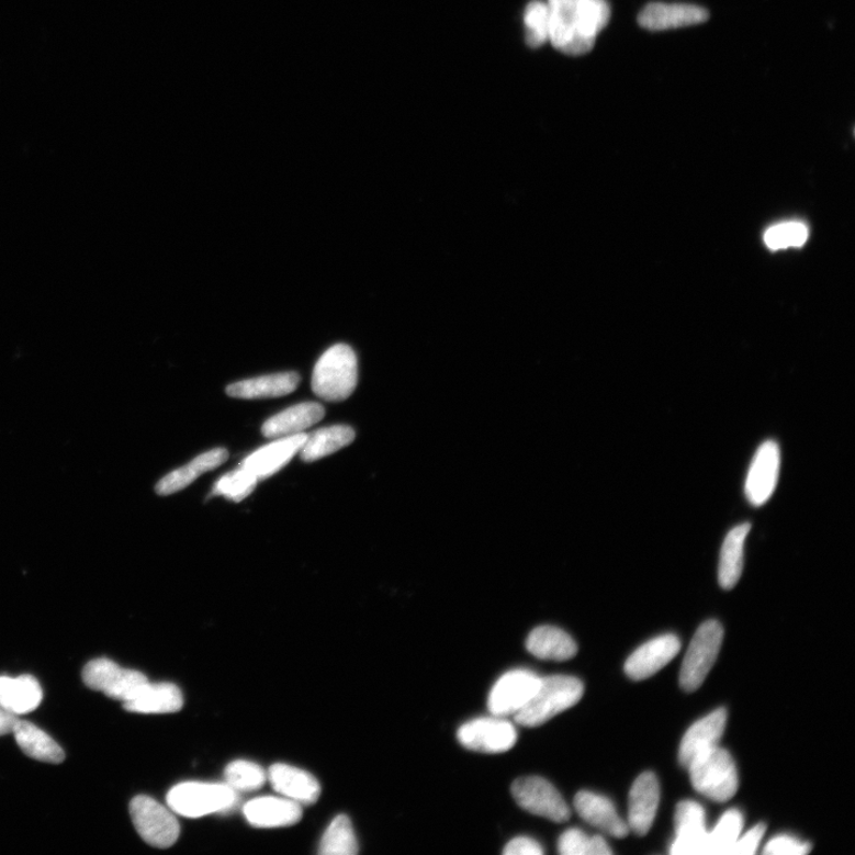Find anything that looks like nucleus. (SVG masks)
Here are the masks:
<instances>
[{
  "label": "nucleus",
  "mask_w": 855,
  "mask_h": 855,
  "mask_svg": "<svg viewBox=\"0 0 855 855\" xmlns=\"http://www.w3.org/2000/svg\"><path fill=\"white\" fill-rule=\"evenodd\" d=\"M549 41L563 54L589 53L603 29L610 22L606 0H548Z\"/></svg>",
  "instance_id": "nucleus-1"
},
{
  "label": "nucleus",
  "mask_w": 855,
  "mask_h": 855,
  "mask_svg": "<svg viewBox=\"0 0 855 855\" xmlns=\"http://www.w3.org/2000/svg\"><path fill=\"white\" fill-rule=\"evenodd\" d=\"M584 684L573 676L541 677V683L531 700L516 716L521 727L538 728L558 715L567 711L582 700Z\"/></svg>",
  "instance_id": "nucleus-2"
},
{
  "label": "nucleus",
  "mask_w": 855,
  "mask_h": 855,
  "mask_svg": "<svg viewBox=\"0 0 855 855\" xmlns=\"http://www.w3.org/2000/svg\"><path fill=\"white\" fill-rule=\"evenodd\" d=\"M357 383L358 359L349 345H335L317 360L312 389L318 398L342 402L355 393Z\"/></svg>",
  "instance_id": "nucleus-3"
},
{
  "label": "nucleus",
  "mask_w": 855,
  "mask_h": 855,
  "mask_svg": "<svg viewBox=\"0 0 855 855\" xmlns=\"http://www.w3.org/2000/svg\"><path fill=\"white\" fill-rule=\"evenodd\" d=\"M687 769L694 789L709 800L728 802L738 791L736 766L728 750H709L693 760Z\"/></svg>",
  "instance_id": "nucleus-4"
},
{
  "label": "nucleus",
  "mask_w": 855,
  "mask_h": 855,
  "mask_svg": "<svg viewBox=\"0 0 855 855\" xmlns=\"http://www.w3.org/2000/svg\"><path fill=\"white\" fill-rule=\"evenodd\" d=\"M239 802L238 792L226 784H200L185 781L170 789L169 808L184 818H202L214 813H227Z\"/></svg>",
  "instance_id": "nucleus-5"
},
{
  "label": "nucleus",
  "mask_w": 855,
  "mask_h": 855,
  "mask_svg": "<svg viewBox=\"0 0 855 855\" xmlns=\"http://www.w3.org/2000/svg\"><path fill=\"white\" fill-rule=\"evenodd\" d=\"M723 641V628L717 620H707L694 634L679 672V686L690 693L699 689L718 659Z\"/></svg>",
  "instance_id": "nucleus-6"
},
{
  "label": "nucleus",
  "mask_w": 855,
  "mask_h": 855,
  "mask_svg": "<svg viewBox=\"0 0 855 855\" xmlns=\"http://www.w3.org/2000/svg\"><path fill=\"white\" fill-rule=\"evenodd\" d=\"M130 815L145 843L169 848L178 842L180 823L171 811L153 797L139 795L130 803Z\"/></svg>",
  "instance_id": "nucleus-7"
},
{
  "label": "nucleus",
  "mask_w": 855,
  "mask_h": 855,
  "mask_svg": "<svg viewBox=\"0 0 855 855\" xmlns=\"http://www.w3.org/2000/svg\"><path fill=\"white\" fill-rule=\"evenodd\" d=\"M511 792L520 808L533 815L558 823L567 822L571 809L556 788L542 777H521L514 781Z\"/></svg>",
  "instance_id": "nucleus-8"
},
{
  "label": "nucleus",
  "mask_w": 855,
  "mask_h": 855,
  "mask_svg": "<svg viewBox=\"0 0 855 855\" xmlns=\"http://www.w3.org/2000/svg\"><path fill=\"white\" fill-rule=\"evenodd\" d=\"M83 684L92 690L100 691L106 697L127 701L136 690L148 683V677L143 673L124 670L117 663L108 659H97L87 663L82 671Z\"/></svg>",
  "instance_id": "nucleus-9"
},
{
  "label": "nucleus",
  "mask_w": 855,
  "mask_h": 855,
  "mask_svg": "<svg viewBox=\"0 0 855 855\" xmlns=\"http://www.w3.org/2000/svg\"><path fill=\"white\" fill-rule=\"evenodd\" d=\"M541 677L527 670L504 674L491 689L487 707L492 716H516L533 697Z\"/></svg>",
  "instance_id": "nucleus-10"
},
{
  "label": "nucleus",
  "mask_w": 855,
  "mask_h": 855,
  "mask_svg": "<svg viewBox=\"0 0 855 855\" xmlns=\"http://www.w3.org/2000/svg\"><path fill=\"white\" fill-rule=\"evenodd\" d=\"M463 747L483 753H503L511 750L517 742L514 724L503 717H490L463 723L458 731Z\"/></svg>",
  "instance_id": "nucleus-11"
},
{
  "label": "nucleus",
  "mask_w": 855,
  "mask_h": 855,
  "mask_svg": "<svg viewBox=\"0 0 855 855\" xmlns=\"http://www.w3.org/2000/svg\"><path fill=\"white\" fill-rule=\"evenodd\" d=\"M779 471V446L773 440H767L757 449L746 476L745 496L751 505L762 506L773 497Z\"/></svg>",
  "instance_id": "nucleus-12"
},
{
  "label": "nucleus",
  "mask_w": 855,
  "mask_h": 855,
  "mask_svg": "<svg viewBox=\"0 0 855 855\" xmlns=\"http://www.w3.org/2000/svg\"><path fill=\"white\" fill-rule=\"evenodd\" d=\"M676 837L671 847L673 855H705L708 832L701 805L679 802L675 811Z\"/></svg>",
  "instance_id": "nucleus-13"
},
{
  "label": "nucleus",
  "mask_w": 855,
  "mask_h": 855,
  "mask_svg": "<svg viewBox=\"0 0 855 855\" xmlns=\"http://www.w3.org/2000/svg\"><path fill=\"white\" fill-rule=\"evenodd\" d=\"M727 722V709L718 708L715 712L693 723L678 749L679 764L687 769L693 760L719 746Z\"/></svg>",
  "instance_id": "nucleus-14"
},
{
  "label": "nucleus",
  "mask_w": 855,
  "mask_h": 855,
  "mask_svg": "<svg viewBox=\"0 0 855 855\" xmlns=\"http://www.w3.org/2000/svg\"><path fill=\"white\" fill-rule=\"evenodd\" d=\"M680 642L675 634H663L637 649L626 663V673L633 680L655 675L677 656Z\"/></svg>",
  "instance_id": "nucleus-15"
},
{
  "label": "nucleus",
  "mask_w": 855,
  "mask_h": 855,
  "mask_svg": "<svg viewBox=\"0 0 855 855\" xmlns=\"http://www.w3.org/2000/svg\"><path fill=\"white\" fill-rule=\"evenodd\" d=\"M307 438L308 435L303 432L282 438L258 449L244 459L240 466L255 474L258 481H266L288 465L290 460L301 451Z\"/></svg>",
  "instance_id": "nucleus-16"
},
{
  "label": "nucleus",
  "mask_w": 855,
  "mask_h": 855,
  "mask_svg": "<svg viewBox=\"0 0 855 855\" xmlns=\"http://www.w3.org/2000/svg\"><path fill=\"white\" fill-rule=\"evenodd\" d=\"M660 784L655 774L644 773L634 780L629 797V829L645 835L654 824L660 805Z\"/></svg>",
  "instance_id": "nucleus-17"
},
{
  "label": "nucleus",
  "mask_w": 855,
  "mask_h": 855,
  "mask_svg": "<svg viewBox=\"0 0 855 855\" xmlns=\"http://www.w3.org/2000/svg\"><path fill=\"white\" fill-rule=\"evenodd\" d=\"M244 815L254 828L278 829L302 819V806L285 797H258L244 806Z\"/></svg>",
  "instance_id": "nucleus-18"
},
{
  "label": "nucleus",
  "mask_w": 855,
  "mask_h": 855,
  "mask_svg": "<svg viewBox=\"0 0 855 855\" xmlns=\"http://www.w3.org/2000/svg\"><path fill=\"white\" fill-rule=\"evenodd\" d=\"M708 18V11L697 5L651 3L640 13L639 22L646 31L663 32L701 24Z\"/></svg>",
  "instance_id": "nucleus-19"
},
{
  "label": "nucleus",
  "mask_w": 855,
  "mask_h": 855,
  "mask_svg": "<svg viewBox=\"0 0 855 855\" xmlns=\"http://www.w3.org/2000/svg\"><path fill=\"white\" fill-rule=\"evenodd\" d=\"M274 791L285 799L302 805H313L322 794V787L316 778L307 772L286 764H274L268 774Z\"/></svg>",
  "instance_id": "nucleus-20"
},
{
  "label": "nucleus",
  "mask_w": 855,
  "mask_h": 855,
  "mask_svg": "<svg viewBox=\"0 0 855 855\" xmlns=\"http://www.w3.org/2000/svg\"><path fill=\"white\" fill-rule=\"evenodd\" d=\"M125 711L139 715H166L179 712L183 707L180 688L173 684L145 683L127 701Z\"/></svg>",
  "instance_id": "nucleus-21"
},
{
  "label": "nucleus",
  "mask_w": 855,
  "mask_h": 855,
  "mask_svg": "<svg viewBox=\"0 0 855 855\" xmlns=\"http://www.w3.org/2000/svg\"><path fill=\"white\" fill-rule=\"evenodd\" d=\"M574 807L577 814L594 828L618 839L629 834V824L618 815L615 805L605 796L580 791L575 796Z\"/></svg>",
  "instance_id": "nucleus-22"
},
{
  "label": "nucleus",
  "mask_w": 855,
  "mask_h": 855,
  "mask_svg": "<svg viewBox=\"0 0 855 855\" xmlns=\"http://www.w3.org/2000/svg\"><path fill=\"white\" fill-rule=\"evenodd\" d=\"M325 415L320 403H300L269 418L262 426V434L269 439L292 437L320 423Z\"/></svg>",
  "instance_id": "nucleus-23"
},
{
  "label": "nucleus",
  "mask_w": 855,
  "mask_h": 855,
  "mask_svg": "<svg viewBox=\"0 0 855 855\" xmlns=\"http://www.w3.org/2000/svg\"><path fill=\"white\" fill-rule=\"evenodd\" d=\"M300 382L301 376L296 372L269 374L230 384L226 394L241 400L282 397L293 394Z\"/></svg>",
  "instance_id": "nucleus-24"
},
{
  "label": "nucleus",
  "mask_w": 855,
  "mask_h": 855,
  "mask_svg": "<svg viewBox=\"0 0 855 855\" xmlns=\"http://www.w3.org/2000/svg\"><path fill=\"white\" fill-rule=\"evenodd\" d=\"M42 699L43 691L34 676H0V707L7 712L16 717L34 712Z\"/></svg>",
  "instance_id": "nucleus-25"
},
{
  "label": "nucleus",
  "mask_w": 855,
  "mask_h": 855,
  "mask_svg": "<svg viewBox=\"0 0 855 855\" xmlns=\"http://www.w3.org/2000/svg\"><path fill=\"white\" fill-rule=\"evenodd\" d=\"M228 459L225 448H215L212 451L196 457L188 465L173 471L162 477L155 487L157 495L170 496L192 485L200 475L224 465Z\"/></svg>",
  "instance_id": "nucleus-26"
},
{
  "label": "nucleus",
  "mask_w": 855,
  "mask_h": 855,
  "mask_svg": "<svg viewBox=\"0 0 855 855\" xmlns=\"http://www.w3.org/2000/svg\"><path fill=\"white\" fill-rule=\"evenodd\" d=\"M12 734L27 757L49 764H61L66 758L63 747L32 722L18 720Z\"/></svg>",
  "instance_id": "nucleus-27"
},
{
  "label": "nucleus",
  "mask_w": 855,
  "mask_h": 855,
  "mask_svg": "<svg viewBox=\"0 0 855 855\" xmlns=\"http://www.w3.org/2000/svg\"><path fill=\"white\" fill-rule=\"evenodd\" d=\"M526 645L532 656L544 661H569L577 652L572 637L555 627L536 628L530 632Z\"/></svg>",
  "instance_id": "nucleus-28"
},
{
  "label": "nucleus",
  "mask_w": 855,
  "mask_h": 855,
  "mask_svg": "<svg viewBox=\"0 0 855 855\" xmlns=\"http://www.w3.org/2000/svg\"><path fill=\"white\" fill-rule=\"evenodd\" d=\"M750 530V524L739 525L724 538L718 571L719 584L723 589L734 588L743 574L745 542Z\"/></svg>",
  "instance_id": "nucleus-29"
},
{
  "label": "nucleus",
  "mask_w": 855,
  "mask_h": 855,
  "mask_svg": "<svg viewBox=\"0 0 855 855\" xmlns=\"http://www.w3.org/2000/svg\"><path fill=\"white\" fill-rule=\"evenodd\" d=\"M356 439V431L349 426H333L308 435L300 454L304 462H314L337 453Z\"/></svg>",
  "instance_id": "nucleus-30"
},
{
  "label": "nucleus",
  "mask_w": 855,
  "mask_h": 855,
  "mask_svg": "<svg viewBox=\"0 0 855 855\" xmlns=\"http://www.w3.org/2000/svg\"><path fill=\"white\" fill-rule=\"evenodd\" d=\"M744 818L738 809H730L718 821L715 830L707 835L705 855H729L730 850L741 836Z\"/></svg>",
  "instance_id": "nucleus-31"
},
{
  "label": "nucleus",
  "mask_w": 855,
  "mask_h": 855,
  "mask_svg": "<svg viewBox=\"0 0 855 855\" xmlns=\"http://www.w3.org/2000/svg\"><path fill=\"white\" fill-rule=\"evenodd\" d=\"M357 853L358 842L351 820L346 815L337 817L325 832L318 846V854L355 855Z\"/></svg>",
  "instance_id": "nucleus-32"
},
{
  "label": "nucleus",
  "mask_w": 855,
  "mask_h": 855,
  "mask_svg": "<svg viewBox=\"0 0 855 855\" xmlns=\"http://www.w3.org/2000/svg\"><path fill=\"white\" fill-rule=\"evenodd\" d=\"M224 777L225 784L237 792L258 790L266 785L268 778L262 766L249 761L229 763Z\"/></svg>",
  "instance_id": "nucleus-33"
},
{
  "label": "nucleus",
  "mask_w": 855,
  "mask_h": 855,
  "mask_svg": "<svg viewBox=\"0 0 855 855\" xmlns=\"http://www.w3.org/2000/svg\"><path fill=\"white\" fill-rule=\"evenodd\" d=\"M558 850L562 855H610L614 853L604 837H589L577 829L569 830L560 836Z\"/></svg>",
  "instance_id": "nucleus-34"
},
{
  "label": "nucleus",
  "mask_w": 855,
  "mask_h": 855,
  "mask_svg": "<svg viewBox=\"0 0 855 855\" xmlns=\"http://www.w3.org/2000/svg\"><path fill=\"white\" fill-rule=\"evenodd\" d=\"M257 476L250 471L239 468L225 474L212 491V496H223L232 502L239 503L248 498L258 484Z\"/></svg>",
  "instance_id": "nucleus-35"
},
{
  "label": "nucleus",
  "mask_w": 855,
  "mask_h": 855,
  "mask_svg": "<svg viewBox=\"0 0 855 855\" xmlns=\"http://www.w3.org/2000/svg\"><path fill=\"white\" fill-rule=\"evenodd\" d=\"M526 41L530 48H539L549 41L550 16L548 4L533 0L525 12Z\"/></svg>",
  "instance_id": "nucleus-36"
},
{
  "label": "nucleus",
  "mask_w": 855,
  "mask_h": 855,
  "mask_svg": "<svg viewBox=\"0 0 855 855\" xmlns=\"http://www.w3.org/2000/svg\"><path fill=\"white\" fill-rule=\"evenodd\" d=\"M808 227L799 222L778 224L765 232L764 241L773 250L800 248L808 239Z\"/></svg>",
  "instance_id": "nucleus-37"
},
{
  "label": "nucleus",
  "mask_w": 855,
  "mask_h": 855,
  "mask_svg": "<svg viewBox=\"0 0 855 855\" xmlns=\"http://www.w3.org/2000/svg\"><path fill=\"white\" fill-rule=\"evenodd\" d=\"M811 851V845L801 842V840L789 836L778 835L770 840L764 847L766 855H805Z\"/></svg>",
  "instance_id": "nucleus-38"
},
{
  "label": "nucleus",
  "mask_w": 855,
  "mask_h": 855,
  "mask_svg": "<svg viewBox=\"0 0 855 855\" xmlns=\"http://www.w3.org/2000/svg\"><path fill=\"white\" fill-rule=\"evenodd\" d=\"M766 825L758 823L745 833L743 836H739L734 845L729 852V855H753L757 853L762 839L765 834Z\"/></svg>",
  "instance_id": "nucleus-39"
},
{
  "label": "nucleus",
  "mask_w": 855,
  "mask_h": 855,
  "mask_svg": "<svg viewBox=\"0 0 855 855\" xmlns=\"http://www.w3.org/2000/svg\"><path fill=\"white\" fill-rule=\"evenodd\" d=\"M503 853L505 855H541L544 851L536 840L527 836H518L506 845Z\"/></svg>",
  "instance_id": "nucleus-40"
},
{
  "label": "nucleus",
  "mask_w": 855,
  "mask_h": 855,
  "mask_svg": "<svg viewBox=\"0 0 855 855\" xmlns=\"http://www.w3.org/2000/svg\"><path fill=\"white\" fill-rule=\"evenodd\" d=\"M18 717L13 716L0 707V736L12 733L14 723L18 721Z\"/></svg>",
  "instance_id": "nucleus-41"
}]
</instances>
